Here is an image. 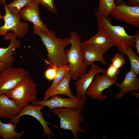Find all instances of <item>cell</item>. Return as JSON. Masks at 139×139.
Masks as SVG:
<instances>
[{
  "mask_svg": "<svg viewBox=\"0 0 139 139\" xmlns=\"http://www.w3.org/2000/svg\"><path fill=\"white\" fill-rule=\"evenodd\" d=\"M94 15L97 20L98 27L115 44L117 49L121 53L125 49L134 47L136 34L129 35L124 27L112 25L111 19L98 11L95 12Z\"/></svg>",
  "mask_w": 139,
  "mask_h": 139,
  "instance_id": "1",
  "label": "cell"
},
{
  "mask_svg": "<svg viewBox=\"0 0 139 139\" xmlns=\"http://www.w3.org/2000/svg\"><path fill=\"white\" fill-rule=\"evenodd\" d=\"M47 52V58L45 64L47 68L55 66L68 65L66 60L65 48L70 44V38L64 39L57 38L55 34L40 33L38 34Z\"/></svg>",
  "mask_w": 139,
  "mask_h": 139,
  "instance_id": "2",
  "label": "cell"
},
{
  "mask_svg": "<svg viewBox=\"0 0 139 139\" xmlns=\"http://www.w3.org/2000/svg\"><path fill=\"white\" fill-rule=\"evenodd\" d=\"M69 49L65 50L66 59L72 75V78L76 81L81 75L86 73L87 70L84 64L81 47L80 36L75 31L70 34Z\"/></svg>",
  "mask_w": 139,
  "mask_h": 139,
  "instance_id": "3",
  "label": "cell"
},
{
  "mask_svg": "<svg viewBox=\"0 0 139 139\" xmlns=\"http://www.w3.org/2000/svg\"><path fill=\"white\" fill-rule=\"evenodd\" d=\"M84 109H73L67 108H57L52 110L60 119V128L70 130L75 139L79 137L78 133H85V131L81 128L80 124L84 122L85 117L81 112Z\"/></svg>",
  "mask_w": 139,
  "mask_h": 139,
  "instance_id": "4",
  "label": "cell"
},
{
  "mask_svg": "<svg viewBox=\"0 0 139 139\" xmlns=\"http://www.w3.org/2000/svg\"><path fill=\"white\" fill-rule=\"evenodd\" d=\"M36 84L30 76L23 79L14 89L6 94L15 100L22 108L36 100Z\"/></svg>",
  "mask_w": 139,
  "mask_h": 139,
  "instance_id": "5",
  "label": "cell"
},
{
  "mask_svg": "<svg viewBox=\"0 0 139 139\" xmlns=\"http://www.w3.org/2000/svg\"><path fill=\"white\" fill-rule=\"evenodd\" d=\"M4 6L5 14H0V19H3L4 25L0 27V36H4L9 31H11L16 34L17 37L23 38L28 33L29 28L28 24L25 22H22L19 14L14 15L8 10L5 3V0H3Z\"/></svg>",
  "mask_w": 139,
  "mask_h": 139,
  "instance_id": "6",
  "label": "cell"
},
{
  "mask_svg": "<svg viewBox=\"0 0 139 139\" xmlns=\"http://www.w3.org/2000/svg\"><path fill=\"white\" fill-rule=\"evenodd\" d=\"M29 75V72L22 67H8L0 71V95L6 94Z\"/></svg>",
  "mask_w": 139,
  "mask_h": 139,
  "instance_id": "7",
  "label": "cell"
},
{
  "mask_svg": "<svg viewBox=\"0 0 139 139\" xmlns=\"http://www.w3.org/2000/svg\"><path fill=\"white\" fill-rule=\"evenodd\" d=\"M39 5L38 0H33L28 5L22 9L19 13L20 18L32 23L33 32L36 35L40 33L55 34L48 29L41 19L39 12Z\"/></svg>",
  "mask_w": 139,
  "mask_h": 139,
  "instance_id": "8",
  "label": "cell"
},
{
  "mask_svg": "<svg viewBox=\"0 0 139 139\" xmlns=\"http://www.w3.org/2000/svg\"><path fill=\"white\" fill-rule=\"evenodd\" d=\"M110 15L115 20L125 22L136 28L139 27V5L130 6L122 1L116 5Z\"/></svg>",
  "mask_w": 139,
  "mask_h": 139,
  "instance_id": "9",
  "label": "cell"
},
{
  "mask_svg": "<svg viewBox=\"0 0 139 139\" xmlns=\"http://www.w3.org/2000/svg\"><path fill=\"white\" fill-rule=\"evenodd\" d=\"M32 103L35 105L47 106L49 108L50 112L53 109L57 108L84 109L86 101L82 99L62 98L57 95H53L50 99L45 100H36Z\"/></svg>",
  "mask_w": 139,
  "mask_h": 139,
  "instance_id": "10",
  "label": "cell"
},
{
  "mask_svg": "<svg viewBox=\"0 0 139 139\" xmlns=\"http://www.w3.org/2000/svg\"><path fill=\"white\" fill-rule=\"evenodd\" d=\"M118 83V80H112L107 78L105 73L101 75L96 74L85 92L86 95L92 99L103 101L106 100L107 95L102 94L103 91L110 86Z\"/></svg>",
  "mask_w": 139,
  "mask_h": 139,
  "instance_id": "11",
  "label": "cell"
},
{
  "mask_svg": "<svg viewBox=\"0 0 139 139\" xmlns=\"http://www.w3.org/2000/svg\"><path fill=\"white\" fill-rule=\"evenodd\" d=\"M45 106H44L29 104L23 107L20 112L16 116L10 120L13 123L17 124L20 121V119L23 116L28 115L31 116L37 119L42 125L44 130V137L47 136L50 139L53 137L54 134L48 126L49 124L44 119L41 111Z\"/></svg>",
  "mask_w": 139,
  "mask_h": 139,
  "instance_id": "12",
  "label": "cell"
},
{
  "mask_svg": "<svg viewBox=\"0 0 139 139\" xmlns=\"http://www.w3.org/2000/svg\"><path fill=\"white\" fill-rule=\"evenodd\" d=\"M90 70L83 74L76 80L75 90L76 91V98L82 99L85 101L87 99L85 92L92 82L95 75L98 73H105V70L100 67L94 63L91 66Z\"/></svg>",
  "mask_w": 139,
  "mask_h": 139,
  "instance_id": "13",
  "label": "cell"
},
{
  "mask_svg": "<svg viewBox=\"0 0 139 139\" xmlns=\"http://www.w3.org/2000/svg\"><path fill=\"white\" fill-rule=\"evenodd\" d=\"M17 37L16 34L13 32L7 33L4 36L3 39H10V43L7 47L0 48V61L8 67L13 66L14 62L13 55L15 50L21 46L20 42L17 39Z\"/></svg>",
  "mask_w": 139,
  "mask_h": 139,
  "instance_id": "14",
  "label": "cell"
},
{
  "mask_svg": "<svg viewBox=\"0 0 139 139\" xmlns=\"http://www.w3.org/2000/svg\"><path fill=\"white\" fill-rule=\"evenodd\" d=\"M22 108L6 94L0 95V118L11 120L20 112Z\"/></svg>",
  "mask_w": 139,
  "mask_h": 139,
  "instance_id": "15",
  "label": "cell"
},
{
  "mask_svg": "<svg viewBox=\"0 0 139 139\" xmlns=\"http://www.w3.org/2000/svg\"><path fill=\"white\" fill-rule=\"evenodd\" d=\"M137 75L130 70L127 73L123 82L120 84L117 83L115 84L120 89V92L115 95V98L119 100L128 92L138 91L139 78Z\"/></svg>",
  "mask_w": 139,
  "mask_h": 139,
  "instance_id": "16",
  "label": "cell"
},
{
  "mask_svg": "<svg viewBox=\"0 0 139 139\" xmlns=\"http://www.w3.org/2000/svg\"><path fill=\"white\" fill-rule=\"evenodd\" d=\"M81 47L86 67L91 66L96 61L99 62L105 65L107 64L103 56L106 52L103 50L92 45H81Z\"/></svg>",
  "mask_w": 139,
  "mask_h": 139,
  "instance_id": "17",
  "label": "cell"
},
{
  "mask_svg": "<svg viewBox=\"0 0 139 139\" xmlns=\"http://www.w3.org/2000/svg\"><path fill=\"white\" fill-rule=\"evenodd\" d=\"M98 27L96 34L88 40L81 43V45H92L100 48L106 52L110 48L115 46L102 29Z\"/></svg>",
  "mask_w": 139,
  "mask_h": 139,
  "instance_id": "18",
  "label": "cell"
},
{
  "mask_svg": "<svg viewBox=\"0 0 139 139\" xmlns=\"http://www.w3.org/2000/svg\"><path fill=\"white\" fill-rule=\"evenodd\" d=\"M72 78L71 72L67 73L60 82L54 88L47 93L44 94V100L48 99L55 95H63L72 98H76L72 93L70 87V82Z\"/></svg>",
  "mask_w": 139,
  "mask_h": 139,
  "instance_id": "19",
  "label": "cell"
},
{
  "mask_svg": "<svg viewBox=\"0 0 139 139\" xmlns=\"http://www.w3.org/2000/svg\"><path fill=\"white\" fill-rule=\"evenodd\" d=\"M17 126V124L10 121L8 123H3L0 119V136L4 139L20 138L24 131L22 129L21 132H16L15 130Z\"/></svg>",
  "mask_w": 139,
  "mask_h": 139,
  "instance_id": "20",
  "label": "cell"
},
{
  "mask_svg": "<svg viewBox=\"0 0 139 139\" xmlns=\"http://www.w3.org/2000/svg\"><path fill=\"white\" fill-rule=\"evenodd\" d=\"M122 54L128 57L131 64L130 70L138 75L139 74V57L131 48L124 49Z\"/></svg>",
  "mask_w": 139,
  "mask_h": 139,
  "instance_id": "21",
  "label": "cell"
},
{
  "mask_svg": "<svg viewBox=\"0 0 139 139\" xmlns=\"http://www.w3.org/2000/svg\"><path fill=\"white\" fill-rule=\"evenodd\" d=\"M69 71L68 65H62L58 67L56 75L50 86L46 90L45 94L47 93L56 86L61 81L65 74Z\"/></svg>",
  "mask_w": 139,
  "mask_h": 139,
  "instance_id": "22",
  "label": "cell"
},
{
  "mask_svg": "<svg viewBox=\"0 0 139 139\" xmlns=\"http://www.w3.org/2000/svg\"><path fill=\"white\" fill-rule=\"evenodd\" d=\"M33 0H14L6 5L10 12L14 15L19 14L22 9L30 4Z\"/></svg>",
  "mask_w": 139,
  "mask_h": 139,
  "instance_id": "23",
  "label": "cell"
},
{
  "mask_svg": "<svg viewBox=\"0 0 139 139\" xmlns=\"http://www.w3.org/2000/svg\"><path fill=\"white\" fill-rule=\"evenodd\" d=\"M98 1L97 11L105 16H109L116 6L115 0H98Z\"/></svg>",
  "mask_w": 139,
  "mask_h": 139,
  "instance_id": "24",
  "label": "cell"
},
{
  "mask_svg": "<svg viewBox=\"0 0 139 139\" xmlns=\"http://www.w3.org/2000/svg\"><path fill=\"white\" fill-rule=\"evenodd\" d=\"M123 55L117 53L111 60V64L118 69L122 68L125 62Z\"/></svg>",
  "mask_w": 139,
  "mask_h": 139,
  "instance_id": "25",
  "label": "cell"
},
{
  "mask_svg": "<svg viewBox=\"0 0 139 139\" xmlns=\"http://www.w3.org/2000/svg\"><path fill=\"white\" fill-rule=\"evenodd\" d=\"M119 72V69L111 64L105 70V73L106 77L109 79L112 80H117V76Z\"/></svg>",
  "mask_w": 139,
  "mask_h": 139,
  "instance_id": "26",
  "label": "cell"
},
{
  "mask_svg": "<svg viewBox=\"0 0 139 139\" xmlns=\"http://www.w3.org/2000/svg\"><path fill=\"white\" fill-rule=\"evenodd\" d=\"M39 4L42 5L48 10L56 14L57 10L55 4V0H38Z\"/></svg>",
  "mask_w": 139,
  "mask_h": 139,
  "instance_id": "27",
  "label": "cell"
},
{
  "mask_svg": "<svg viewBox=\"0 0 139 139\" xmlns=\"http://www.w3.org/2000/svg\"><path fill=\"white\" fill-rule=\"evenodd\" d=\"M58 67L55 66L47 68L45 72V76L48 80L51 81L54 80L56 76Z\"/></svg>",
  "mask_w": 139,
  "mask_h": 139,
  "instance_id": "28",
  "label": "cell"
},
{
  "mask_svg": "<svg viewBox=\"0 0 139 139\" xmlns=\"http://www.w3.org/2000/svg\"><path fill=\"white\" fill-rule=\"evenodd\" d=\"M135 38L134 47L136 49V52L138 55H139V31H137Z\"/></svg>",
  "mask_w": 139,
  "mask_h": 139,
  "instance_id": "29",
  "label": "cell"
},
{
  "mask_svg": "<svg viewBox=\"0 0 139 139\" xmlns=\"http://www.w3.org/2000/svg\"><path fill=\"white\" fill-rule=\"evenodd\" d=\"M127 5L130 6H134L139 5V0H127Z\"/></svg>",
  "mask_w": 139,
  "mask_h": 139,
  "instance_id": "30",
  "label": "cell"
},
{
  "mask_svg": "<svg viewBox=\"0 0 139 139\" xmlns=\"http://www.w3.org/2000/svg\"><path fill=\"white\" fill-rule=\"evenodd\" d=\"M8 67L7 65L0 61V71Z\"/></svg>",
  "mask_w": 139,
  "mask_h": 139,
  "instance_id": "31",
  "label": "cell"
},
{
  "mask_svg": "<svg viewBox=\"0 0 139 139\" xmlns=\"http://www.w3.org/2000/svg\"><path fill=\"white\" fill-rule=\"evenodd\" d=\"M132 95L135 96L139 98V92H137L135 91L130 92Z\"/></svg>",
  "mask_w": 139,
  "mask_h": 139,
  "instance_id": "32",
  "label": "cell"
},
{
  "mask_svg": "<svg viewBox=\"0 0 139 139\" xmlns=\"http://www.w3.org/2000/svg\"><path fill=\"white\" fill-rule=\"evenodd\" d=\"M123 0H116L115 4L116 5H118L120 4Z\"/></svg>",
  "mask_w": 139,
  "mask_h": 139,
  "instance_id": "33",
  "label": "cell"
},
{
  "mask_svg": "<svg viewBox=\"0 0 139 139\" xmlns=\"http://www.w3.org/2000/svg\"><path fill=\"white\" fill-rule=\"evenodd\" d=\"M2 1L3 0H0V6L3 3Z\"/></svg>",
  "mask_w": 139,
  "mask_h": 139,
  "instance_id": "34",
  "label": "cell"
}]
</instances>
